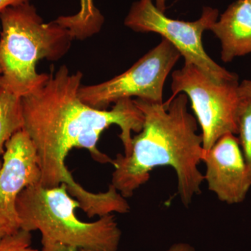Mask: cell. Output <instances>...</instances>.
Instances as JSON below:
<instances>
[{"label":"cell","mask_w":251,"mask_h":251,"mask_svg":"<svg viewBox=\"0 0 251 251\" xmlns=\"http://www.w3.org/2000/svg\"><path fill=\"white\" fill-rule=\"evenodd\" d=\"M82 75L71 74L67 66L51 69L47 80L39 89L21 97L23 130L30 138L39 160L41 186H67L90 218L120 213L125 200L112 185L105 192L87 191L74 180L65 160L74 148L85 149L95 161L112 163L97 148L100 135L110 126L121 129L125 156L132 150V133L143 129L144 115L132 99H122L111 110H99L82 101L78 95Z\"/></svg>","instance_id":"obj_1"},{"label":"cell","mask_w":251,"mask_h":251,"mask_svg":"<svg viewBox=\"0 0 251 251\" xmlns=\"http://www.w3.org/2000/svg\"><path fill=\"white\" fill-rule=\"evenodd\" d=\"M134 101L144 115L143 129L132 139L130 155L112 159L110 184L124 198H130L148 182L154 168L171 166L176 173L180 199L188 206L201 193L204 179L198 166L204 149L197 120L188 111L187 96L179 94L166 105L139 99Z\"/></svg>","instance_id":"obj_2"},{"label":"cell","mask_w":251,"mask_h":251,"mask_svg":"<svg viewBox=\"0 0 251 251\" xmlns=\"http://www.w3.org/2000/svg\"><path fill=\"white\" fill-rule=\"evenodd\" d=\"M0 21V88L21 98L47 80L49 74L36 72L39 61H58L74 38L56 20L44 23L29 2L3 10Z\"/></svg>","instance_id":"obj_3"},{"label":"cell","mask_w":251,"mask_h":251,"mask_svg":"<svg viewBox=\"0 0 251 251\" xmlns=\"http://www.w3.org/2000/svg\"><path fill=\"white\" fill-rule=\"evenodd\" d=\"M77 208H80V203L69 194L65 184L54 188L32 185L25 188L16 201L20 228L40 231L43 247L59 244L78 251H118L122 231L115 216L82 222L75 215Z\"/></svg>","instance_id":"obj_4"},{"label":"cell","mask_w":251,"mask_h":251,"mask_svg":"<svg viewBox=\"0 0 251 251\" xmlns=\"http://www.w3.org/2000/svg\"><path fill=\"white\" fill-rule=\"evenodd\" d=\"M217 9L204 6L201 17L192 22L172 19L157 9L153 0H138L132 4L125 20L127 27L137 32H153L169 41L184 57L216 82L237 80V74L216 64L204 50L202 34L219 19Z\"/></svg>","instance_id":"obj_5"},{"label":"cell","mask_w":251,"mask_h":251,"mask_svg":"<svg viewBox=\"0 0 251 251\" xmlns=\"http://www.w3.org/2000/svg\"><path fill=\"white\" fill-rule=\"evenodd\" d=\"M239 84L238 80L216 82L196 66L185 63L172 74L171 97L163 103H169L179 94L187 96L202 128L203 148L207 150L224 135L237 134Z\"/></svg>","instance_id":"obj_6"},{"label":"cell","mask_w":251,"mask_h":251,"mask_svg":"<svg viewBox=\"0 0 251 251\" xmlns=\"http://www.w3.org/2000/svg\"><path fill=\"white\" fill-rule=\"evenodd\" d=\"M180 57L175 46L163 39L126 72L101 83L81 86L79 97L99 110H106L110 104L132 97L163 103L165 82Z\"/></svg>","instance_id":"obj_7"},{"label":"cell","mask_w":251,"mask_h":251,"mask_svg":"<svg viewBox=\"0 0 251 251\" xmlns=\"http://www.w3.org/2000/svg\"><path fill=\"white\" fill-rule=\"evenodd\" d=\"M41 170L32 142L24 130L5 145L0 168V221L13 232L20 228L16 201L25 188L40 184Z\"/></svg>","instance_id":"obj_8"},{"label":"cell","mask_w":251,"mask_h":251,"mask_svg":"<svg viewBox=\"0 0 251 251\" xmlns=\"http://www.w3.org/2000/svg\"><path fill=\"white\" fill-rule=\"evenodd\" d=\"M202 161L206 167L204 179L209 191L219 201L234 204L245 200L251 187V181L235 135H225L210 149L204 150Z\"/></svg>","instance_id":"obj_9"},{"label":"cell","mask_w":251,"mask_h":251,"mask_svg":"<svg viewBox=\"0 0 251 251\" xmlns=\"http://www.w3.org/2000/svg\"><path fill=\"white\" fill-rule=\"evenodd\" d=\"M221 44V59L230 62L251 53V2L232 3L210 28Z\"/></svg>","instance_id":"obj_10"},{"label":"cell","mask_w":251,"mask_h":251,"mask_svg":"<svg viewBox=\"0 0 251 251\" xmlns=\"http://www.w3.org/2000/svg\"><path fill=\"white\" fill-rule=\"evenodd\" d=\"M104 21L103 14L96 6L94 0H80V10L76 14L61 16L56 19L71 31L74 39L80 40L99 33Z\"/></svg>","instance_id":"obj_11"},{"label":"cell","mask_w":251,"mask_h":251,"mask_svg":"<svg viewBox=\"0 0 251 251\" xmlns=\"http://www.w3.org/2000/svg\"><path fill=\"white\" fill-rule=\"evenodd\" d=\"M21 98L5 89L0 88V156L11 137L23 129ZM2 161L0 160V168Z\"/></svg>","instance_id":"obj_12"},{"label":"cell","mask_w":251,"mask_h":251,"mask_svg":"<svg viewBox=\"0 0 251 251\" xmlns=\"http://www.w3.org/2000/svg\"><path fill=\"white\" fill-rule=\"evenodd\" d=\"M237 134L239 145L251 181V99L240 98L237 114Z\"/></svg>","instance_id":"obj_13"},{"label":"cell","mask_w":251,"mask_h":251,"mask_svg":"<svg viewBox=\"0 0 251 251\" xmlns=\"http://www.w3.org/2000/svg\"><path fill=\"white\" fill-rule=\"evenodd\" d=\"M31 232L19 229L0 242V251H39L31 247Z\"/></svg>","instance_id":"obj_14"},{"label":"cell","mask_w":251,"mask_h":251,"mask_svg":"<svg viewBox=\"0 0 251 251\" xmlns=\"http://www.w3.org/2000/svg\"><path fill=\"white\" fill-rule=\"evenodd\" d=\"M238 94L240 98L251 99V80H245L239 84Z\"/></svg>","instance_id":"obj_15"},{"label":"cell","mask_w":251,"mask_h":251,"mask_svg":"<svg viewBox=\"0 0 251 251\" xmlns=\"http://www.w3.org/2000/svg\"><path fill=\"white\" fill-rule=\"evenodd\" d=\"M163 251H196L195 248L188 243L179 242L172 245L169 249Z\"/></svg>","instance_id":"obj_16"},{"label":"cell","mask_w":251,"mask_h":251,"mask_svg":"<svg viewBox=\"0 0 251 251\" xmlns=\"http://www.w3.org/2000/svg\"><path fill=\"white\" fill-rule=\"evenodd\" d=\"M27 2H29V0H0V12L10 6H17Z\"/></svg>","instance_id":"obj_17"},{"label":"cell","mask_w":251,"mask_h":251,"mask_svg":"<svg viewBox=\"0 0 251 251\" xmlns=\"http://www.w3.org/2000/svg\"><path fill=\"white\" fill-rule=\"evenodd\" d=\"M52 249V251H78L75 248L69 247V246L62 245V244H55L53 247H48Z\"/></svg>","instance_id":"obj_18"},{"label":"cell","mask_w":251,"mask_h":251,"mask_svg":"<svg viewBox=\"0 0 251 251\" xmlns=\"http://www.w3.org/2000/svg\"><path fill=\"white\" fill-rule=\"evenodd\" d=\"M12 230L7 226L0 221V242L2 240L7 234L12 233Z\"/></svg>","instance_id":"obj_19"},{"label":"cell","mask_w":251,"mask_h":251,"mask_svg":"<svg viewBox=\"0 0 251 251\" xmlns=\"http://www.w3.org/2000/svg\"><path fill=\"white\" fill-rule=\"evenodd\" d=\"M153 1L157 9L165 13L166 10V0H153Z\"/></svg>","instance_id":"obj_20"},{"label":"cell","mask_w":251,"mask_h":251,"mask_svg":"<svg viewBox=\"0 0 251 251\" xmlns=\"http://www.w3.org/2000/svg\"><path fill=\"white\" fill-rule=\"evenodd\" d=\"M41 251H52V249H49V248L47 247H43L42 250Z\"/></svg>","instance_id":"obj_21"},{"label":"cell","mask_w":251,"mask_h":251,"mask_svg":"<svg viewBox=\"0 0 251 251\" xmlns=\"http://www.w3.org/2000/svg\"><path fill=\"white\" fill-rule=\"evenodd\" d=\"M1 68H0V74H1Z\"/></svg>","instance_id":"obj_22"},{"label":"cell","mask_w":251,"mask_h":251,"mask_svg":"<svg viewBox=\"0 0 251 251\" xmlns=\"http://www.w3.org/2000/svg\"><path fill=\"white\" fill-rule=\"evenodd\" d=\"M248 1H251V0H248Z\"/></svg>","instance_id":"obj_23"}]
</instances>
